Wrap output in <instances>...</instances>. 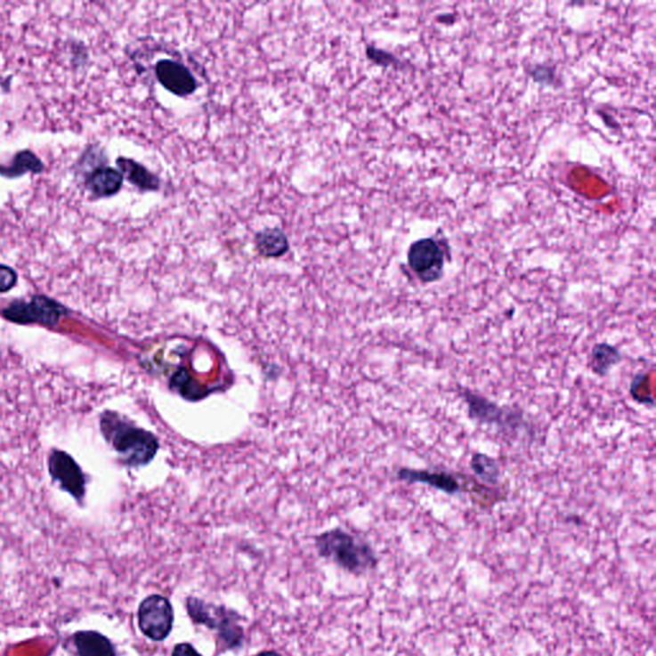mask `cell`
Here are the masks:
<instances>
[{"mask_svg": "<svg viewBox=\"0 0 656 656\" xmlns=\"http://www.w3.org/2000/svg\"><path fill=\"white\" fill-rule=\"evenodd\" d=\"M367 55H368L369 60H372L375 63L380 64V66L387 67L398 62L393 54L380 51V49L373 48V46H368V48H367Z\"/></svg>", "mask_w": 656, "mask_h": 656, "instance_id": "obj_15", "label": "cell"}, {"mask_svg": "<svg viewBox=\"0 0 656 656\" xmlns=\"http://www.w3.org/2000/svg\"><path fill=\"white\" fill-rule=\"evenodd\" d=\"M72 640L78 656H117L112 641L99 632L78 631Z\"/></svg>", "mask_w": 656, "mask_h": 656, "instance_id": "obj_9", "label": "cell"}, {"mask_svg": "<svg viewBox=\"0 0 656 656\" xmlns=\"http://www.w3.org/2000/svg\"><path fill=\"white\" fill-rule=\"evenodd\" d=\"M458 393L466 402V412L472 421L494 427L506 439L514 440L526 433L532 434V425L523 410L498 404L466 387L458 386Z\"/></svg>", "mask_w": 656, "mask_h": 656, "instance_id": "obj_1", "label": "cell"}, {"mask_svg": "<svg viewBox=\"0 0 656 656\" xmlns=\"http://www.w3.org/2000/svg\"><path fill=\"white\" fill-rule=\"evenodd\" d=\"M255 247L264 258H279L288 253V236L281 229H265L255 235Z\"/></svg>", "mask_w": 656, "mask_h": 656, "instance_id": "obj_12", "label": "cell"}, {"mask_svg": "<svg viewBox=\"0 0 656 656\" xmlns=\"http://www.w3.org/2000/svg\"><path fill=\"white\" fill-rule=\"evenodd\" d=\"M255 656H282L281 654H279L277 652H272V650H268V652H259V654H256Z\"/></svg>", "mask_w": 656, "mask_h": 656, "instance_id": "obj_18", "label": "cell"}, {"mask_svg": "<svg viewBox=\"0 0 656 656\" xmlns=\"http://www.w3.org/2000/svg\"><path fill=\"white\" fill-rule=\"evenodd\" d=\"M172 656H203L195 649L191 644L182 643L177 644L172 650Z\"/></svg>", "mask_w": 656, "mask_h": 656, "instance_id": "obj_17", "label": "cell"}, {"mask_svg": "<svg viewBox=\"0 0 656 656\" xmlns=\"http://www.w3.org/2000/svg\"><path fill=\"white\" fill-rule=\"evenodd\" d=\"M17 282V275L7 265H0V293H7Z\"/></svg>", "mask_w": 656, "mask_h": 656, "instance_id": "obj_16", "label": "cell"}, {"mask_svg": "<svg viewBox=\"0 0 656 656\" xmlns=\"http://www.w3.org/2000/svg\"><path fill=\"white\" fill-rule=\"evenodd\" d=\"M622 360V352L617 346L609 343H599L591 349L588 367L595 375L603 377Z\"/></svg>", "mask_w": 656, "mask_h": 656, "instance_id": "obj_11", "label": "cell"}, {"mask_svg": "<svg viewBox=\"0 0 656 656\" xmlns=\"http://www.w3.org/2000/svg\"><path fill=\"white\" fill-rule=\"evenodd\" d=\"M396 476L404 482L430 486L437 491L444 492V494L451 495V497L465 492L462 483L459 482L456 474H450V472L401 468V471H398Z\"/></svg>", "mask_w": 656, "mask_h": 656, "instance_id": "obj_7", "label": "cell"}, {"mask_svg": "<svg viewBox=\"0 0 656 656\" xmlns=\"http://www.w3.org/2000/svg\"><path fill=\"white\" fill-rule=\"evenodd\" d=\"M186 611L195 625L212 629L224 649H239L243 645L245 631L241 620L244 618L238 611L195 596L186 599Z\"/></svg>", "mask_w": 656, "mask_h": 656, "instance_id": "obj_3", "label": "cell"}, {"mask_svg": "<svg viewBox=\"0 0 656 656\" xmlns=\"http://www.w3.org/2000/svg\"><path fill=\"white\" fill-rule=\"evenodd\" d=\"M117 165L121 170L122 176L130 181L133 185L138 186L139 189L145 191L159 190V177L145 168L144 166L128 158L117 159Z\"/></svg>", "mask_w": 656, "mask_h": 656, "instance_id": "obj_10", "label": "cell"}, {"mask_svg": "<svg viewBox=\"0 0 656 656\" xmlns=\"http://www.w3.org/2000/svg\"><path fill=\"white\" fill-rule=\"evenodd\" d=\"M652 380V376L647 373H638L635 376L632 380L631 392L632 398L640 404L649 405V407H654L655 401L654 395H652V384H647V381Z\"/></svg>", "mask_w": 656, "mask_h": 656, "instance_id": "obj_14", "label": "cell"}, {"mask_svg": "<svg viewBox=\"0 0 656 656\" xmlns=\"http://www.w3.org/2000/svg\"><path fill=\"white\" fill-rule=\"evenodd\" d=\"M124 183V176L121 172L115 168L103 167L95 168L86 180V186L93 195L98 198H108L116 195L121 190Z\"/></svg>", "mask_w": 656, "mask_h": 656, "instance_id": "obj_8", "label": "cell"}, {"mask_svg": "<svg viewBox=\"0 0 656 656\" xmlns=\"http://www.w3.org/2000/svg\"><path fill=\"white\" fill-rule=\"evenodd\" d=\"M408 264L419 281L433 284L444 275L445 255L433 239H422L408 250Z\"/></svg>", "mask_w": 656, "mask_h": 656, "instance_id": "obj_5", "label": "cell"}, {"mask_svg": "<svg viewBox=\"0 0 656 656\" xmlns=\"http://www.w3.org/2000/svg\"><path fill=\"white\" fill-rule=\"evenodd\" d=\"M156 76L160 85L165 86L174 95L188 96L198 89L197 78L191 74L190 69L176 61H159L156 64Z\"/></svg>", "mask_w": 656, "mask_h": 656, "instance_id": "obj_6", "label": "cell"}, {"mask_svg": "<svg viewBox=\"0 0 656 656\" xmlns=\"http://www.w3.org/2000/svg\"><path fill=\"white\" fill-rule=\"evenodd\" d=\"M469 466L481 482L489 486H498L500 483L501 468L494 458L483 453H474Z\"/></svg>", "mask_w": 656, "mask_h": 656, "instance_id": "obj_13", "label": "cell"}, {"mask_svg": "<svg viewBox=\"0 0 656 656\" xmlns=\"http://www.w3.org/2000/svg\"><path fill=\"white\" fill-rule=\"evenodd\" d=\"M318 554L352 574H363L377 565L375 551L366 542L343 530H332L318 536Z\"/></svg>", "mask_w": 656, "mask_h": 656, "instance_id": "obj_2", "label": "cell"}, {"mask_svg": "<svg viewBox=\"0 0 656 656\" xmlns=\"http://www.w3.org/2000/svg\"><path fill=\"white\" fill-rule=\"evenodd\" d=\"M174 608L167 597L153 594L140 603L139 629L149 640L156 641V643L165 641L174 628Z\"/></svg>", "mask_w": 656, "mask_h": 656, "instance_id": "obj_4", "label": "cell"}]
</instances>
